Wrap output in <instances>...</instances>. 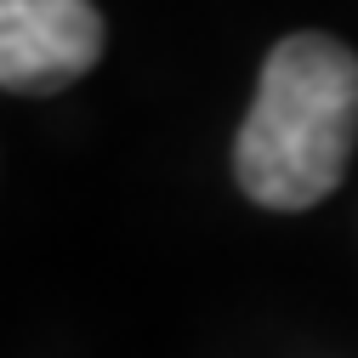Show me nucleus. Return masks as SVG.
I'll list each match as a JSON object with an SVG mask.
<instances>
[{
	"label": "nucleus",
	"instance_id": "2",
	"mask_svg": "<svg viewBox=\"0 0 358 358\" xmlns=\"http://www.w3.org/2000/svg\"><path fill=\"white\" fill-rule=\"evenodd\" d=\"M103 57V17L92 0H0V85L57 92Z\"/></svg>",
	"mask_w": 358,
	"mask_h": 358
},
{
	"label": "nucleus",
	"instance_id": "1",
	"mask_svg": "<svg viewBox=\"0 0 358 358\" xmlns=\"http://www.w3.org/2000/svg\"><path fill=\"white\" fill-rule=\"evenodd\" d=\"M358 143V57L330 34H285L262 63L234 171L267 210L319 205Z\"/></svg>",
	"mask_w": 358,
	"mask_h": 358
}]
</instances>
